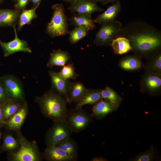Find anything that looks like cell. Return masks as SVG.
I'll return each mask as SVG.
<instances>
[{
	"label": "cell",
	"instance_id": "19",
	"mask_svg": "<svg viewBox=\"0 0 161 161\" xmlns=\"http://www.w3.org/2000/svg\"><path fill=\"white\" fill-rule=\"evenodd\" d=\"M70 58V56L67 52L59 49L54 50L50 54L47 66L50 68L55 66H63Z\"/></svg>",
	"mask_w": 161,
	"mask_h": 161
},
{
	"label": "cell",
	"instance_id": "34",
	"mask_svg": "<svg viewBox=\"0 0 161 161\" xmlns=\"http://www.w3.org/2000/svg\"><path fill=\"white\" fill-rule=\"evenodd\" d=\"M30 0H17L15 4V9L21 12L25 9L26 6Z\"/></svg>",
	"mask_w": 161,
	"mask_h": 161
},
{
	"label": "cell",
	"instance_id": "42",
	"mask_svg": "<svg viewBox=\"0 0 161 161\" xmlns=\"http://www.w3.org/2000/svg\"><path fill=\"white\" fill-rule=\"evenodd\" d=\"M4 0H0V4H1L4 1Z\"/></svg>",
	"mask_w": 161,
	"mask_h": 161
},
{
	"label": "cell",
	"instance_id": "36",
	"mask_svg": "<svg viewBox=\"0 0 161 161\" xmlns=\"http://www.w3.org/2000/svg\"><path fill=\"white\" fill-rule=\"evenodd\" d=\"M108 160L106 158L101 157H95L90 160L91 161H107Z\"/></svg>",
	"mask_w": 161,
	"mask_h": 161
},
{
	"label": "cell",
	"instance_id": "23",
	"mask_svg": "<svg viewBox=\"0 0 161 161\" xmlns=\"http://www.w3.org/2000/svg\"><path fill=\"white\" fill-rule=\"evenodd\" d=\"M56 145L68 154L73 161L77 160L78 156V145L74 139L70 137Z\"/></svg>",
	"mask_w": 161,
	"mask_h": 161
},
{
	"label": "cell",
	"instance_id": "10",
	"mask_svg": "<svg viewBox=\"0 0 161 161\" xmlns=\"http://www.w3.org/2000/svg\"><path fill=\"white\" fill-rule=\"evenodd\" d=\"M68 9L71 12L91 15L94 13L101 12L104 9L91 0H77L71 3Z\"/></svg>",
	"mask_w": 161,
	"mask_h": 161
},
{
	"label": "cell",
	"instance_id": "25",
	"mask_svg": "<svg viewBox=\"0 0 161 161\" xmlns=\"http://www.w3.org/2000/svg\"><path fill=\"white\" fill-rule=\"evenodd\" d=\"M2 103L4 118L5 121L17 112L23 105L12 98Z\"/></svg>",
	"mask_w": 161,
	"mask_h": 161
},
{
	"label": "cell",
	"instance_id": "18",
	"mask_svg": "<svg viewBox=\"0 0 161 161\" xmlns=\"http://www.w3.org/2000/svg\"><path fill=\"white\" fill-rule=\"evenodd\" d=\"M88 90L80 82H70L68 89L69 104L78 102L84 96Z\"/></svg>",
	"mask_w": 161,
	"mask_h": 161
},
{
	"label": "cell",
	"instance_id": "7",
	"mask_svg": "<svg viewBox=\"0 0 161 161\" xmlns=\"http://www.w3.org/2000/svg\"><path fill=\"white\" fill-rule=\"evenodd\" d=\"M92 116L81 109L68 110L65 121L72 132L78 133L85 129L92 121Z\"/></svg>",
	"mask_w": 161,
	"mask_h": 161
},
{
	"label": "cell",
	"instance_id": "5",
	"mask_svg": "<svg viewBox=\"0 0 161 161\" xmlns=\"http://www.w3.org/2000/svg\"><path fill=\"white\" fill-rule=\"evenodd\" d=\"M122 26L120 22L116 20L101 24L96 35L93 44L100 46L110 45L112 41L118 37Z\"/></svg>",
	"mask_w": 161,
	"mask_h": 161
},
{
	"label": "cell",
	"instance_id": "1",
	"mask_svg": "<svg viewBox=\"0 0 161 161\" xmlns=\"http://www.w3.org/2000/svg\"><path fill=\"white\" fill-rule=\"evenodd\" d=\"M127 38L133 52L138 56L150 57L160 52L161 32L147 23L135 21L122 27L118 37Z\"/></svg>",
	"mask_w": 161,
	"mask_h": 161
},
{
	"label": "cell",
	"instance_id": "30",
	"mask_svg": "<svg viewBox=\"0 0 161 161\" xmlns=\"http://www.w3.org/2000/svg\"><path fill=\"white\" fill-rule=\"evenodd\" d=\"M146 68L148 71L161 73V53L159 52L150 57Z\"/></svg>",
	"mask_w": 161,
	"mask_h": 161
},
{
	"label": "cell",
	"instance_id": "9",
	"mask_svg": "<svg viewBox=\"0 0 161 161\" xmlns=\"http://www.w3.org/2000/svg\"><path fill=\"white\" fill-rule=\"evenodd\" d=\"M141 85L143 90L151 93H155L161 88V73L147 71L141 79Z\"/></svg>",
	"mask_w": 161,
	"mask_h": 161
},
{
	"label": "cell",
	"instance_id": "44",
	"mask_svg": "<svg viewBox=\"0 0 161 161\" xmlns=\"http://www.w3.org/2000/svg\"><path fill=\"white\" fill-rule=\"evenodd\" d=\"M1 9L0 8V11H1Z\"/></svg>",
	"mask_w": 161,
	"mask_h": 161
},
{
	"label": "cell",
	"instance_id": "6",
	"mask_svg": "<svg viewBox=\"0 0 161 161\" xmlns=\"http://www.w3.org/2000/svg\"><path fill=\"white\" fill-rule=\"evenodd\" d=\"M53 122V125L47 130L45 135L47 146L56 145L71 137L73 132L65 120Z\"/></svg>",
	"mask_w": 161,
	"mask_h": 161
},
{
	"label": "cell",
	"instance_id": "4",
	"mask_svg": "<svg viewBox=\"0 0 161 161\" xmlns=\"http://www.w3.org/2000/svg\"><path fill=\"white\" fill-rule=\"evenodd\" d=\"M19 140L20 146L12 153L10 160L13 161H39L43 158L36 141L30 142L22 135L20 131L16 132Z\"/></svg>",
	"mask_w": 161,
	"mask_h": 161
},
{
	"label": "cell",
	"instance_id": "43",
	"mask_svg": "<svg viewBox=\"0 0 161 161\" xmlns=\"http://www.w3.org/2000/svg\"><path fill=\"white\" fill-rule=\"evenodd\" d=\"M12 0L13 1H17V0Z\"/></svg>",
	"mask_w": 161,
	"mask_h": 161
},
{
	"label": "cell",
	"instance_id": "15",
	"mask_svg": "<svg viewBox=\"0 0 161 161\" xmlns=\"http://www.w3.org/2000/svg\"><path fill=\"white\" fill-rule=\"evenodd\" d=\"M121 9V3L120 0H118L109 7L103 13L97 15L93 21L95 23L101 25L113 21L115 20Z\"/></svg>",
	"mask_w": 161,
	"mask_h": 161
},
{
	"label": "cell",
	"instance_id": "37",
	"mask_svg": "<svg viewBox=\"0 0 161 161\" xmlns=\"http://www.w3.org/2000/svg\"><path fill=\"white\" fill-rule=\"evenodd\" d=\"M96 3L97 2H100L103 5H104L107 4V0H91Z\"/></svg>",
	"mask_w": 161,
	"mask_h": 161
},
{
	"label": "cell",
	"instance_id": "22",
	"mask_svg": "<svg viewBox=\"0 0 161 161\" xmlns=\"http://www.w3.org/2000/svg\"><path fill=\"white\" fill-rule=\"evenodd\" d=\"M110 45L114 53L118 55L126 53L132 49L129 40L122 36H119L114 39Z\"/></svg>",
	"mask_w": 161,
	"mask_h": 161
},
{
	"label": "cell",
	"instance_id": "11",
	"mask_svg": "<svg viewBox=\"0 0 161 161\" xmlns=\"http://www.w3.org/2000/svg\"><path fill=\"white\" fill-rule=\"evenodd\" d=\"M49 73L51 79L52 89L62 96L67 103H69L68 89L70 81L64 79L58 73L49 71Z\"/></svg>",
	"mask_w": 161,
	"mask_h": 161
},
{
	"label": "cell",
	"instance_id": "13",
	"mask_svg": "<svg viewBox=\"0 0 161 161\" xmlns=\"http://www.w3.org/2000/svg\"><path fill=\"white\" fill-rule=\"evenodd\" d=\"M27 105L24 104L20 109L6 121L5 125L10 130L16 132L20 131L27 113Z\"/></svg>",
	"mask_w": 161,
	"mask_h": 161
},
{
	"label": "cell",
	"instance_id": "2",
	"mask_svg": "<svg viewBox=\"0 0 161 161\" xmlns=\"http://www.w3.org/2000/svg\"><path fill=\"white\" fill-rule=\"evenodd\" d=\"M44 117L53 121L65 120L68 111L67 103L61 95L52 89L35 99Z\"/></svg>",
	"mask_w": 161,
	"mask_h": 161
},
{
	"label": "cell",
	"instance_id": "28",
	"mask_svg": "<svg viewBox=\"0 0 161 161\" xmlns=\"http://www.w3.org/2000/svg\"><path fill=\"white\" fill-rule=\"evenodd\" d=\"M100 94L102 99L108 100L117 108L119 106L122 101L121 97L111 88L106 87L101 90Z\"/></svg>",
	"mask_w": 161,
	"mask_h": 161
},
{
	"label": "cell",
	"instance_id": "40",
	"mask_svg": "<svg viewBox=\"0 0 161 161\" xmlns=\"http://www.w3.org/2000/svg\"><path fill=\"white\" fill-rule=\"evenodd\" d=\"M117 0H107V4L109 3H111L113 4Z\"/></svg>",
	"mask_w": 161,
	"mask_h": 161
},
{
	"label": "cell",
	"instance_id": "21",
	"mask_svg": "<svg viewBox=\"0 0 161 161\" xmlns=\"http://www.w3.org/2000/svg\"><path fill=\"white\" fill-rule=\"evenodd\" d=\"M101 90L88 89L84 96L77 102L75 108V109H81L83 106L86 104H95L102 99L100 94Z\"/></svg>",
	"mask_w": 161,
	"mask_h": 161
},
{
	"label": "cell",
	"instance_id": "29",
	"mask_svg": "<svg viewBox=\"0 0 161 161\" xmlns=\"http://www.w3.org/2000/svg\"><path fill=\"white\" fill-rule=\"evenodd\" d=\"M89 31L85 26L76 27L72 30L69 32V41L72 44H76L85 37Z\"/></svg>",
	"mask_w": 161,
	"mask_h": 161
},
{
	"label": "cell",
	"instance_id": "27",
	"mask_svg": "<svg viewBox=\"0 0 161 161\" xmlns=\"http://www.w3.org/2000/svg\"><path fill=\"white\" fill-rule=\"evenodd\" d=\"M20 146L19 140L10 134H6L4 137L1 146L3 151L13 153L16 151Z\"/></svg>",
	"mask_w": 161,
	"mask_h": 161
},
{
	"label": "cell",
	"instance_id": "24",
	"mask_svg": "<svg viewBox=\"0 0 161 161\" xmlns=\"http://www.w3.org/2000/svg\"><path fill=\"white\" fill-rule=\"evenodd\" d=\"M40 4V3L38 4L31 9H25L21 12L18 20V29L19 31L24 25L30 24L32 20L37 17L36 11Z\"/></svg>",
	"mask_w": 161,
	"mask_h": 161
},
{
	"label": "cell",
	"instance_id": "14",
	"mask_svg": "<svg viewBox=\"0 0 161 161\" xmlns=\"http://www.w3.org/2000/svg\"><path fill=\"white\" fill-rule=\"evenodd\" d=\"M42 156L47 161H73L68 154L56 145L47 146Z\"/></svg>",
	"mask_w": 161,
	"mask_h": 161
},
{
	"label": "cell",
	"instance_id": "45",
	"mask_svg": "<svg viewBox=\"0 0 161 161\" xmlns=\"http://www.w3.org/2000/svg\"><path fill=\"white\" fill-rule=\"evenodd\" d=\"M0 41H1V40H0Z\"/></svg>",
	"mask_w": 161,
	"mask_h": 161
},
{
	"label": "cell",
	"instance_id": "26",
	"mask_svg": "<svg viewBox=\"0 0 161 161\" xmlns=\"http://www.w3.org/2000/svg\"><path fill=\"white\" fill-rule=\"evenodd\" d=\"M120 66L124 69L135 70L140 68L142 63L138 57L136 56H128L123 58L120 62Z\"/></svg>",
	"mask_w": 161,
	"mask_h": 161
},
{
	"label": "cell",
	"instance_id": "41",
	"mask_svg": "<svg viewBox=\"0 0 161 161\" xmlns=\"http://www.w3.org/2000/svg\"><path fill=\"white\" fill-rule=\"evenodd\" d=\"M1 136H2V134L1 131H0V140L1 137Z\"/></svg>",
	"mask_w": 161,
	"mask_h": 161
},
{
	"label": "cell",
	"instance_id": "3",
	"mask_svg": "<svg viewBox=\"0 0 161 161\" xmlns=\"http://www.w3.org/2000/svg\"><path fill=\"white\" fill-rule=\"evenodd\" d=\"M52 17L47 24L46 32L52 38L64 36L67 34L68 20L65 9L62 4H57L52 6Z\"/></svg>",
	"mask_w": 161,
	"mask_h": 161
},
{
	"label": "cell",
	"instance_id": "20",
	"mask_svg": "<svg viewBox=\"0 0 161 161\" xmlns=\"http://www.w3.org/2000/svg\"><path fill=\"white\" fill-rule=\"evenodd\" d=\"M69 21L70 24L73 26H85L89 30H93L96 28L95 23L91 15H90L75 13L71 17Z\"/></svg>",
	"mask_w": 161,
	"mask_h": 161
},
{
	"label": "cell",
	"instance_id": "32",
	"mask_svg": "<svg viewBox=\"0 0 161 161\" xmlns=\"http://www.w3.org/2000/svg\"><path fill=\"white\" fill-rule=\"evenodd\" d=\"M63 66L58 73L64 79L66 80L70 79L75 80L77 77L79 76L75 71L73 63H69Z\"/></svg>",
	"mask_w": 161,
	"mask_h": 161
},
{
	"label": "cell",
	"instance_id": "16",
	"mask_svg": "<svg viewBox=\"0 0 161 161\" xmlns=\"http://www.w3.org/2000/svg\"><path fill=\"white\" fill-rule=\"evenodd\" d=\"M117 108L108 100L102 99L93 106L91 115L97 119H101Z\"/></svg>",
	"mask_w": 161,
	"mask_h": 161
},
{
	"label": "cell",
	"instance_id": "35",
	"mask_svg": "<svg viewBox=\"0 0 161 161\" xmlns=\"http://www.w3.org/2000/svg\"><path fill=\"white\" fill-rule=\"evenodd\" d=\"M5 122L3 115L2 103H0V128L5 125Z\"/></svg>",
	"mask_w": 161,
	"mask_h": 161
},
{
	"label": "cell",
	"instance_id": "17",
	"mask_svg": "<svg viewBox=\"0 0 161 161\" xmlns=\"http://www.w3.org/2000/svg\"><path fill=\"white\" fill-rule=\"evenodd\" d=\"M21 12L15 9H1L0 12V27L15 26Z\"/></svg>",
	"mask_w": 161,
	"mask_h": 161
},
{
	"label": "cell",
	"instance_id": "38",
	"mask_svg": "<svg viewBox=\"0 0 161 161\" xmlns=\"http://www.w3.org/2000/svg\"><path fill=\"white\" fill-rule=\"evenodd\" d=\"M33 4L34 7L36 6L38 4L40 3L42 0H30Z\"/></svg>",
	"mask_w": 161,
	"mask_h": 161
},
{
	"label": "cell",
	"instance_id": "12",
	"mask_svg": "<svg viewBox=\"0 0 161 161\" xmlns=\"http://www.w3.org/2000/svg\"><path fill=\"white\" fill-rule=\"evenodd\" d=\"M10 97L17 101L21 100L23 94L18 82L11 76H4L0 78Z\"/></svg>",
	"mask_w": 161,
	"mask_h": 161
},
{
	"label": "cell",
	"instance_id": "33",
	"mask_svg": "<svg viewBox=\"0 0 161 161\" xmlns=\"http://www.w3.org/2000/svg\"><path fill=\"white\" fill-rule=\"evenodd\" d=\"M11 98L8 93L4 84L0 78V103H2Z\"/></svg>",
	"mask_w": 161,
	"mask_h": 161
},
{
	"label": "cell",
	"instance_id": "39",
	"mask_svg": "<svg viewBox=\"0 0 161 161\" xmlns=\"http://www.w3.org/2000/svg\"><path fill=\"white\" fill-rule=\"evenodd\" d=\"M62 1L67 2L70 4L77 0H61Z\"/></svg>",
	"mask_w": 161,
	"mask_h": 161
},
{
	"label": "cell",
	"instance_id": "31",
	"mask_svg": "<svg viewBox=\"0 0 161 161\" xmlns=\"http://www.w3.org/2000/svg\"><path fill=\"white\" fill-rule=\"evenodd\" d=\"M157 157L156 150L152 146L148 150L136 156L131 159L134 161H150L154 160Z\"/></svg>",
	"mask_w": 161,
	"mask_h": 161
},
{
	"label": "cell",
	"instance_id": "8",
	"mask_svg": "<svg viewBox=\"0 0 161 161\" xmlns=\"http://www.w3.org/2000/svg\"><path fill=\"white\" fill-rule=\"evenodd\" d=\"M15 36L14 39L8 42L0 41V45L2 48L4 56L7 57L13 54L19 52L31 53L32 51L27 42L21 40L18 37L16 26H13Z\"/></svg>",
	"mask_w": 161,
	"mask_h": 161
}]
</instances>
